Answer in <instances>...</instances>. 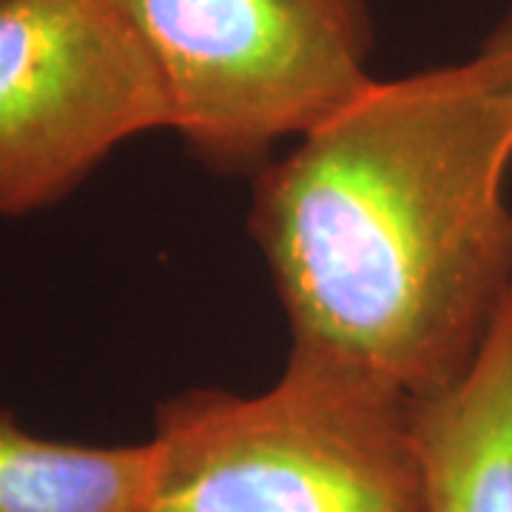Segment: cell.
Instances as JSON below:
<instances>
[{
    "instance_id": "cell-1",
    "label": "cell",
    "mask_w": 512,
    "mask_h": 512,
    "mask_svg": "<svg viewBox=\"0 0 512 512\" xmlns=\"http://www.w3.org/2000/svg\"><path fill=\"white\" fill-rule=\"evenodd\" d=\"M512 9L476 55L373 80L256 177L293 345L430 399L512 296Z\"/></svg>"
},
{
    "instance_id": "cell-4",
    "label": "cell",
    "mask_w": 512,
    "mask_h": 512,
    "mask_svg": "<svg viewBox=\"0 0 512 512\" xmlns=\"http://www.w3.org/2000/svg\"><path fill=\"white\" fill-rule=\"evenodd\" d=\"M160 128L163 74L109 0H0V217L55 205Z\"/></svg>"
},
{
    "instance_id": "cell-5",
    "label": "cell",
    "mask_w": 512,
    "mask_h": 512,
    "mask_svg": "<svg viewBox=\"0 0 512 512\" xmlns=\"http://www.w3.org/2000/svg\"><path fill=\"white\" fill-rule=\"evenodd\" d=\"M427 512H512V296L464 376L416 399Z\"/></svg>"
},
{
    "instance_id": "cell-6",
    "label": "cell",
    "mask_w": 512,
    "mask_h": 512,
    "mask_svg": "<svg viewBox=\"0 0 512 512\" xmlns=\"http://www.w3.org/2000/svg\"><path fill=\"white\" fill-rule=\"evenodd\" d=\"M151 441L89 447L32 436L0 413V512H148Z\"/></svg>"
},
{
    "instance_id": "cell-2",
    "label": "cell",
    "mask_w": 512,
    "mask_h": 512,
    "mask_svg": "<svg viewBox=\"0 0 512 512\" xmlns=\"http://www.w3.org/2000/svg\"><path fill=\"white\" fill-rule=\"evenodd\" d=\"M148 512H427L416 399L367 367L291 345L251 396L160 404Z\"/></svg>"
},
{
    "instance_id": "cell-3",
    "label": "cell",
    "mask_w": 512,
    "mask_h": 512,
    "mask_svg": "<svg viewBox=\"0 0 512 512\" xmlns=\"http://www.w3.org/2000/svg\"><path fill=\"white\" fill-rule=\"evenodd\" d=\"M160 69L174 131L254 168L373 83L367 0H109Z\"/></svg>"
}]
</instances>
